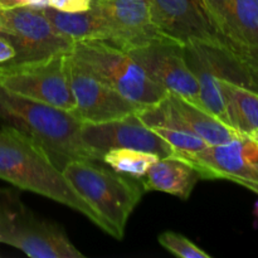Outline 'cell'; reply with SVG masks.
Listing matches in <instances>:
<instances>
[{"label":"cell","instance_id":"44dd1931","mask_svg":"<svg viewBox=\"0 0 258 258\" xmlns=\"http://www.w3.org/2000/svg\"><path fill=\"white\" fill-rule=\"evenodd\" d=\"M150 130H153L161 139H164L174 150L180 151V153H197L209 145L198 135L190 133V131L181 130V128L155 126V127H151Z\"/></svg>","mask_w":258,"mask_h":258},{"label":"cell","instance_id":"52a82bcc","mask_svg":"<svg viewBox=\"0 0 258 258\" xmlns=\"http://www.w3.org/2000/svg\"><path fill=\"white\" fill-rule=\"evenodd\" d=\"M0 37L15 50V57L9 63L34 62L67 54L76 43L55 29L42 9L29 5L0 10Z\"/></svg>","mask_w":258,"mask_h":258},{"label":"cell","instance_id":"ac0fdd59","mask_svg":"<svg viewBox=\"0 0 258 258\" xmlns=\"http://www.w3.org/2000/svg\"><path fill=\"white\" fill-rule=\"evenodd\" d=\"M43 14L62 34L75 42L78 40H105L110 43L111 34L102 18L91 8L86 12H60L52 7L42 8Z\"/></svg>","mask_w":258,"mask_h":258},{"label":"cell","instance_id":"8992f818","mask_svg":"<svg viewBox=\"0 0 258 258\" xmlns=\"http://www.w3.org/2000/svg\"><path fill=\"white\" fill-rule=\"evenodd\" d=\"M0 87L71 113L76 110L66 72V54H55L34 62L0 63Z\"/></svg>","mask_w":258,"mask_h":258},{"label":"cell","instance_id":"7402d4cb","mask_svg":"<svg viewBox=\"0 0 258 258\" xmlns=\"http://www.w3.org/2000/svg\"><path fill=\"white\" fill-rule=\"evenodd\" d=\"M159 243L173 254L183 258H211V254L202 251L197 244L176 232H164L159 236Z\"/></svg>","mask_w":258,"mask_h":258},{"label":"cell","instance_id":"8fae6325","mask_svg":"<svg viewBox=\"0 0 258 258\" xmlns=\"http://www.w3.org/2000/svg\"><path fill=\"white\" fill-rule=\"evenodd\" d=\"M80 136L98 160H102L108 150L117 148L135 149L159 158L173 156L175 153L164 139L144 125L136 113L105 122L81 123Z\"/></svg>","mask_w":258,"mask_h":258},{"label":"cell","instance_id":"f546056e","mask_svg":"<svg viewBox=\"0 0 258 258\" xmlns=\"http://www.w3.org/2000/svg\"><path fill=\"white\" fill-rule=\"evenodd\" d=\"M247 136H248V138L251 139L252 141H254V143H256L257 146H258V128H257V130L252 131V133H249Z\"/></svg>","mask_w":258,"mask_h":258},{"label":"cell","instance_id":"4dcf8cb0","mask_svg":"<svg viewBox=\"0 0 258 258\" xmlns=\"http://www.w3.org/2000/svg\"><path fill=\"white\" fill-rule=\"evenodd\" d=\"M254 214H256V217L258 218V202L254 204Z\"/></svg>","mask_w":258,"mask_h":258},{"label":"cell","instance_id":"f1b7e54d","mask_svg":"<svg viewBox=\"0 0 258 258\" xmlns=\"http://www.w3.org/2000/svg\"><path fill=\"white\" fill-rule=\"evenodd\" d=\"M229 52L243 53V54H248V55H252V57L258 58V49H252V50H229Z\"/></svg>","mask_w":258,"mask_h":258},{"label":"cell","instance_id":"5bb4252c","mask_svg":"<svg viewBox=\"0 0 258 258\" xmlns=\"http://www.w3.org/2000/svg\"><path fill=\"white\" fill-rule=\"evenodd\" d=\"M156 28L180 44L202 43L224 47L212 27L201 0H148Z\"/></svg>","mask_w":258,"mask_h":258},{"label":"cell","instance_id":"e0dca14e","mask_svg":"<svg viewBox=\"0 0 258 258\" xmlns=\"http://www.w3.org/2000/svg\"><path fill=\"white\" fill-rule=\"evenodd\" d=\"M184 55L189 68L198 81L199 93L206 108L219 120L229 125L226 101L218 82L219 76L214 70L207 44L190 43L184 45Z\"/></svg>","mask_w":258,"mask_h":258},{"label":"cell","instance_id":"cb8c5ba5","mask_svg":"<svg viewBox=\"0 0 258 258\" xmlns=\"http://www.w3.org/2000/svg\"><path fill=\"white\" fill-rule=\"evenodd\" d=\"M48 7L60 12L78 13L91 9V0H48Z\"/></svg>","mask_w":258,"mask_h":258},{"label":"cell","instance_id":"484cf974","mask_svg":"<svg viewBox=\"0 0 258 258\" xmlns=\"http://www.w3.org/2000/svg\"><path fill=\"white\" fill-rule=\"evenodd\" d=\"M27 4L28 0H0V10L13 9V8L23 7Z\"/></svg>","mask_w":258,"mask_h":258},{"label":"cell","instance_id":"30bf717a","mask_svg":"<svg viewBox=\"0 0 258 258\" xmlns=\"http://www.w3.org/2000/svg\"><path fill=\"white\" fill-rule=\"evenodd\" d=\"M148 75L170 92L204 108L196 76L184 55V45L173 39L155 40L126 50Z\"/></svg>","mask_w":258,"mask_h":258},{"label":"cell","instance_id":"7c38bea8","mask_svg":"<svg viewBox=\"0 0 258 258\" xmlns=\"http://www.w3.org/2000/svg\"><path fill=\"white\" fill-rule=\"evenodd\" d=\"M173 156L190 164L201 178L258 184V146L247 135L221 145H208L197 153L175 151Z\"/></svg>","mask_w":258,"mask_h":258},{"label":"cell","instance_id":"d6986e66","mask_svg":"<svg viewBox=\"0 0 258 258\" xmlns=\"http://www.w3.org/2000/svg\"><path fill=\"white\" fill-rule=\"evenodd\" d=\"M226 101L229 125L242 135L258 128V92L247 86L218 77Z\"/></svg>","mask_w":258,"mask_h":258},{"label":"cell","instance_id":"ffe728a7","mask_svg":"<svg viewBox=\"0 0 258 258\" xmlns=\"http://www.w3.org/2000/svg\"><path fill=\"white\" fill-rule=\"evenodd\" d=\"M159 156L151 153L135 150V149L117 148L108 150L102 156V161L107 164L113 171L125 174L134 179H141Z\"/></svg>","mask_w":258,"mask_h":258},{"label":"cell","instance_id":"9a60e30c","mask_svg":"<svg viewBox=\"0 0 258 258\" xmlns=\"http://www.w3.org/2000/svg\"><path fill=\"white\" fill-rule=\"evenodd\" d=\"M228 50L258 49V0H201Z\"/></svg>","mask_w":258,"mask_h":258},{"label":"cell","instance_id":"603a6c76","mask_svg":"<svg viewBox=\"0 0 258 258\" xmlns=\"http://www.w3.org/2000/svg\"><path fill=\"white\" fill-rule=\"evenodd\" d=\"M229 53L236 58L239 67H241L242 77H243V86H247V87L252 88V90L258 92V58L252 57V55L248 54H243V53Z\"/></svg>","mask_w":258,"mask_h":258},{"label":"cell","instance_id":"9c48e42d","mask_svg":"<svg viewBox=\"0 0 258 258\" xmlns=\"http://www.w3.org/2000/svg\"><path fill=\"white\" fill-rule=\"evenodd\" d=\"M66 72L76 102L72 115L81 123L117 120L141 108L95 77L71 53L66 54Z\"/></svg>","mask_w":258,"mask_h":258},{"label":"cell","instance_id":"d4e9b609","mask_svg":"<svg viewBox=\"0 0 258 258\" xmlns=\"http://www.w3.org/2000/svg\"><path fill=\"white\" fill-rule=\"evenodd\" d=\"M15 57V50L14 48L10 45L8 40L4 38L0 37V63H5L12 60Z\"/></svg>","mask_w":258,"mask_h":258},{"label":"cell","instance_id":"7a4b0ae2","mask_svg":"<svg viewBox=\"0 0 258 258\" xmlns=\"http://www.w3.org/2000/svg\"><path fill=\"white\" fill-rule=\"evenodd\" d=\"M0 118L34 139L59 169L70 160L98 161L81 140V122L68 111L0 87Z\"/></svg>","mask_w":258,"mask_h":258},{"label":"cell","instance_id":"3957f363","mask_svg":"<svg viewBox=\"0 0 258 258\" xmlns=\"http://www.w3.org/2000/svg\"><path fill=\"white\" fill-rule=\"evenodd\" d=\"M62 173L108 227L111 236L122 238L128 217L143 196L139 184L90 160H70Z\"/></svg>","mask_w":258,"mask_h":258},{"label":"cell","instance_id":"4316f807","mask_svg":"<svg viewBox=\"0 0 258 258\" xmlns=\"http://www.w3.org/2000/svg\"><path fill=\"white\" fill-rule=\"evenodd\" d=\"M27 5L37 8V9H42V8L48 7V0H28Z\"/></svg>","mask_w":258,"mask_h":258},{"label":"cell","instance_id":"5b68a950","mask_svg":"<svg viewBox=\"0 0 258 258\" xmlns=\"http://www.w3.org/2000/svg\"><path fill=\"white\" fill-rule=\"evenodd\" d=\"M0 243L32 258H83L62 228L38 219L13 191L0 189Z\"/></svg>","mask_w":258,"mask_h":258},{"label":"cell","instance_id":"ba28073f","mask_svg":"<svg viewBox=\"0 0 258 258\" xmlns=\"http://www.w3.org/2000/svg\"><path fill=\"white\" fill-rule=\"evenodd\" d=\"M135 113L149 128L155 126L181 128L196 134L209 145L231 143L242 136V134L219 120L208 110L193 105L170 91L161 101L144 106Z\"/></svg>","mask_w":258,"mask_h":258},{"label":"cell","instance_id":"2e32d148","mask_svg":"<svg viewBox=\"0 0 258 258\" xmlns=\"http://www.w3.org/2000/svg\"><path fill=\"white\" fill-rule=\"evenodd\" d=\"M201 179L198 171L178 156L160 158L149 168L141 181L144 190H156L188 199Z\"/></svg>","mask_w":258,"mask_h":258},{"label":"cell","instance_id":"277c9868","mask_svg":"<svg viewBox=\"0 0 258 258\" xmlns=\"http://www.w3.org/2000/svg\"><path fill=\"white\" fill-rule=\"evenodd\" d=\"M71 54L95 77L141 107L159 102L169 92L126 50L105 40H78Z\"/></svg>","mask_w":258,"mask_h":258},{"label":"cell","instance_id":"6da1fadb","mask_svg":"<svg viewBox=\"0 0 258 258\" xmlns=\"http://www.w3.org/2000/svg\"><path fill=\"white\" fill-rule=\"evenodd\" d=\"M0 179L80 212L110 234L102 219L75 191L49 154L14 126L0 128Z\"/></svg>","mask_w":258,"mask_h":258},{"label":"cell","instance_id":"4fadbf2b","mask_svg":"<svg viewBox=\"0 0 258 258\" xmlns=\"http://www.w3.org/2000/svg\"><path fill=\"white\" fill-rule=\"evenodd\" d=\"M91 8L110 30V44L123 50L171 39L156 28L148 0H91Z\"/></svg>","mask_w":258,"mask_h":258},{"label":"cell","instance_id":"83f0119b","mask_svg":"<svg viewBox=\"0 0 258 258\" xmlns=\"http://www.w3.org/2000/svg\"><path fill=\"white\" fill-rule=\"evenodd\" d=\"M239 185L244 186V188L249 189V190H252L253 193L258 194V184L257 183H251V181H242V183H239Z\"/></svg>","mask_w":258,"mask_h":258}]
</instances>
